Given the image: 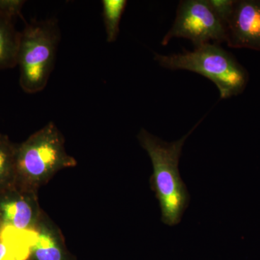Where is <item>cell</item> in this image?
Masks as SVG:
<instances>
[{"label": "cell", "instance_id": "1", "mask_svg": "<svg viewBox=\"0 0 260 260\" xmlns=\"http://www.w3.org/2000/svg\"><path fill=\"white\" fill-rule=\"evenodd\" d=\"M201 121L180 140L172 143L164 141L144 129L138 135L140 145L148 153L153 165L150 184L159 202L161 221L169 226L180 223L189 206L190 196L179 173V159L186 140Z\"/></svg>", "mask_w": 260, "mask_h": 260}, {"label": "cell", "instance_id": "2", "mask_svg": "<svg viewBox=\"0 0 260 260\" xmlns=\"http://www.w3.org/2000/svg\"><path fill=\"white\" fill-rule=\"evenodd\" d=\"M64 138L52 121L16 145V184L37 191L61 170L75 167L66 151Z\"/></svg>", "mask_w": 260, "mask_h": 260}, {"label": "cell", "instance_id": "3", "mask_svg": "<svg viewBox=\"0 0 260 260\" xmlns=\"http://www.w3.org/2000/svg\"><path fill=\"white\" fill-rule=\"evenodd\" d=\"M154 59L167 69L189 70L203 75L216 85L222 99L242 93L249 81L245 68L218 44L209 43L180 54H155Z\"/></svg>", "mask_w": 260, "mask_h": 260}, {"label": "cell", "instance_id": "4", "mask_svg": "<svg viewBox=\"0 0 260 260\" xmlns=\"http://www.w3.org/2000/svg\"><path fill=\"white\" fill-rule=\"evenodd\" d=\"M60 30L57 21L34 20L20 32L18 54L20 85L27 93H37L47 86L53 69Z\"/></svg>", "mask_w": 260, "mask_h": 260}, {"label": "cell", "instance_id": "5", "mask_svg": "<svg viewBox=\"0 0 260 260\" xmlns=\"http://www.w3.org/2000/svg\"><path fill=\"white\" fill-rule=\"evenodd\" d=\"M174 38L189 39L195 47L211 42L218 44L225 42L226 30L206 0H184L179 4L175 21L164 37L162 45H167Z\"/></svg>", "mask_w": 260, "mask_h": 260}, {"label": "cell", "instance_id": "6", "mask_svg": "<svg viewBox=\"0 0 260 260\" xmlns=\"http://www.w3.org/2000/svg\"><path fill=\"white\" fill-rule=\"evenodd\" d=\"M43 213L37 191L17 184L0 191V226L35 232Z\"/></svg>", "mask_w": 260, "mask_h": 260}, {"label": "cell", "instance_id": "7", "mask_svg": "<svg viewBox=\"0 0 260 260\" xmlns=\"http://www.w3.org/2000/svg\"><path fill=\"white\" fill-rule=\"evenodd\" d=\"M225 42L229 47L260 50V0L236 1Z\"/></svg>", "mask_w": 260, "mask_h": 260}, {"label": "cell", "instance_id": "8", "mask_svg": "<svg viewBox=\"0 0 260 260\" xmlns=\"http://www.w3.org/2000/svg\"><path fill=\"white\" fill-rule=\"evenodd\" d=\"M29 260H75L60 231L44 212L35 232Z\"/></svg>", "mask_w": 260, "mask_h": 260}, {"label": "cell", "instance_id": "9", "mask_svg": "<svg viewBox=\"0 0 260 260\" xmlns=\"http://www.w3.org/2000/svg\"><path fill=\"white\" fill-rule=\"evenodd\" d=\"M35 232L0 227V260H29Z\"/></svg>", "mask_w": 260, "mask_h": 260}, {"label": "cell", "instance_id": "10", "mask_svg": "<svg viewBox=\"0 0 260 260\" xmlns=\"http://www.w3.org/2000/svg\"><path fill=\"white\" fill-rule=\"evenodd\" d=\"M20 39V32L17 31L13 20L0 14V70L18 64Z\"/></svg>", "mask_w": 260, "mask_h": 260}, {"label": "cell", "instance_id": "11", "mask_svg": "<svg viewBox=\"0 0 260 260\" xmlns=\"http://www.w3.org/2000/svg\"><path fill=\"white\" fill-rule=\"evenodd\" d=\"M16 145L0 133V191L16 184Z\"/></svg>", "mask_w": 260, "mask_h": 260}, {"label": "cell", "instance_id": "12", "mask_svg": "<svg viewBox=\"0 0 260 260\" xmlns=\"http://www.w3.org/2000/svg\"><path fill=\"white\" fill-rule=\"evenodd\" d=\"M103 18L107 34V42H115L119 32V23L127 1L126 0H103Z\"/></svg>", "mask_w": 260, "mask_h": 260}, {"label": "cell", "instance_id": "13", "mask_svg": "<svg viewBox=\"0 0 260 260\" xmlns=\"http://www.w3.org/2000/svg\"><path fill=\"white\" fill-rule=\"evenodd\" d=\"M207 3L213 10L214 14L218 18L225 30L233 13L236 1L234 0H206Z\"/></svg>", "mask_w": 260, "mask_h": 260}, {"label": "cell", "instance_id": "14", "mask_svg": "<svg viewBox=\"0 0 260 260\" xmlns=\"http://www.w3.org/2000/svg\"><path fill=\"white\" fill-rule=\"evenodd\" d=\"M25 3L23 0H0V14L12 20L17 17L23 18L21 10Z\"/></svg>", "mask_w": 260, "mask_h": 260}, {"label": "cell", "instance_id": "15", "mask_svg": "<svg viewBox=\"0 0 260 260\" xmlns=\"http://www.w3.org/2000/svg\"><path fill=\"white\" fill-rule=\"evenodd\" d=\"M0 227H1V226H0Z\"/></svg>", "mask_w": 260, "mask_h": 260}]
</instances>
